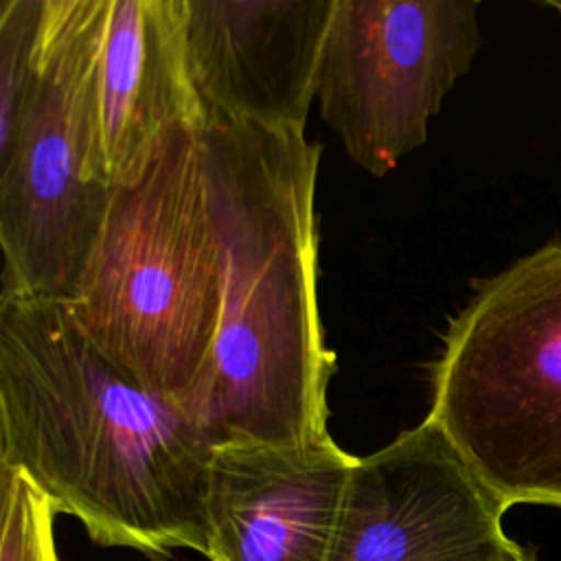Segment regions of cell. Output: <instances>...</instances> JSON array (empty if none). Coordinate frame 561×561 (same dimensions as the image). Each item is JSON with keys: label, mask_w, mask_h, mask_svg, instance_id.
I'll return each mask as SVG.
<instances>
[{"label": "cell", "mask_w": 561, "mask_h": 561, "mask_svg": "<svg viewBox=\"0 0 561 561\" xmlns=\"http://www.w3.org/2000/svg\"><path fill=\"white\" fill-rule=\"evenodd\" d=\"M213 458L199 423L101 355L64 302L0 291V465L57 513L101 546L206 557Z\"/></svg>", "instance_id": "6da1fadb"}, {"label": "cell", "mask_w": 561, "mask_h": 561, "mask_svg": "<svg viewBox=\"0 0 561 561\" xmlns=\"http://www.w3.org/2000/svg\"><path fill=\"white\" fill-rule=\"evenodd\" d=\"M219 243L221 318L204 390L191 405L210 443L329 438L335 355L318 307L320 145L296 129L199 125Z\"/></svg>", "instance_id": "7a4b0ae2"}, {"label": "cell", "mask_w": 561, "mask_h": 561, "mask_svg": "<svg viewBox=\"0 0 561 561\" xmlns=\"http://www.w3.org/2000/svg\"><path fill=\"white\" fill-rule=\"evenodd\" d=\"M64 305L101 355L191 414L221 318L219 243L197 123L171 127L140 178L110 188L79 287Z\"/></svg>", "instance_id": "3957f363"}, {"label": "cell", "mask_w": 561, "mask_h": 561, "mask_svg": "<svg viewBox=\"0 0 561 561\" xmlns=\"http://www.w3.org/2000/svg\"><path fill=\"white\" fill-rule=\"evenodd\" d=\"M427 419L508 508L561 506V241L476 283L443 333Z\"/></svg>", "instance_id": "277c9868"}, {"label": "cell", "mask_w": 561, "mask_h": 561, "mask_svg": "<svg viewBox=\"0 0 561 561\" xmlns=\"http://www.w3.org/2000/svg\"><path fill=\"white\" fill-rule=\"evenodd\" d=\"M42 42L64 81L90 184H131L171 127L199 125L182 0H44Z\"/></svg>", "instance_id": "5b68a950"}, {"label": "cell", "mask_w": 561, "mask_h": 561, "mask_svg": "<svg viewBox=\"0 0 561 561\" xmlns=\"http://www.w3.org/2000/svg\"><path fill=\"white\" fill-rule=\"evenodd\" d=\"M480 46L471 0H335L320 114L348 158L381 178L425 142L430 118Z\"/></svg>", "instance_id": "8992f818"}, {"label": "cell", "mask_w": 561, "mask_h": 561, "mask_svg": "<svg viewBox=\"0 0 561 561\" xmlns=\"http://www.w3.org/2000/svg\"><path fill=\"white\" fill-rule=\"evenodd\" d=\"M508 506L425 419L357 456L329 561H526Z\"/></svg>", "instance_id": "52a82bcc"}, {"label": "cell", "mask_w": 561, "mask_h": 561, "mask_svg": "<svg viewBox=\"0 0 561 561\" xmlns=\"http://www.w3.org/2000/svg\"><path fill=\"white\" fill-rule=\"evenodd\" d=\"M110 188L83 175L55 59L42 42L39 79L18 127L0 140L2 289L68 302L101 230Z\"/></svg>", "instance_id": "ba28073f"}, {"label": "cell", "mask_w": 561, "mask_h": 561, "mask_svg": "<svg viewBox=\"0 0 561 561\" xmlns=\"http://www.w3.org/2000/svg\"><path fill=\"white\" fill-rule=\"evenodd\" d=\"M335 0H182L199 125L305 131Z\"/></svg>", "instance_id": "9c48e42d"}, {"label": "cell", "mask_w": 561, "mask_h": 561, "mask_svg": "<svg viewBox=\"0 0 561 561\" xmlns=\"http://www.w3.org/2000/svg\"><path fill=\"white\" fill-rule=\"evenodd\" d=\"M357 456L333 436L221 445L208 484V561H329Z\"/></svg>", "instance_id": "30bf717a"}, {"label": "cell", "mask_w": 561, "mask_h": 561, "mask_svg": "<svg viewBox=\"0 0 561 561\" xmlns=\"http://www.w3.org/2000/svg\"><path fill=\"white\" fill-rule=\"evenodd\" d=\"M44 0H0V140L24 116L39 79Z\"/></svg>", "instance_id": "8fae6325"}, {"label": "cell", "mask_w": 561, "mask_h": 561, "mask_svg": "<svg viewBox=\"0 0 561 561\" xmlns=\"http://www.w3.org/2000/svg\"><path fill=\"white\" fill-rule=\"evenodd\" d=\"M0 561H59L50 497L20 469L0 465Z\"/></svg>", "instance_id": "7c38bea8"}, {"label": "cell", "mask_w": 561, "mask_h": 561, "mask_svg": "<svg viewBox=\"0 0 561 561\" xmlns=\"http://www.w3.org/2000/svg\"><path fill=\"white\" fill-rule=\"evenodd\" d=\"M543 7L554 9V11H559V13H561V0H548V2H543Z\"/></svg>", "instance_id": "4fadbf2b"}, {"label": "cell", "mask_w": 561, "mask_h": 561, "mask_svg": "<svg viewBox=\"0 0 561 561\" xmlns=\"http://www.w3.org/2000/svg\"><path fill=\"white\" fill-rule=\"evenodd\" d=\"M526 561H541V559L530 550V552H528V557H526Z\"/></svg>", "instance_id": "5bb4252c"}]
</instances>
